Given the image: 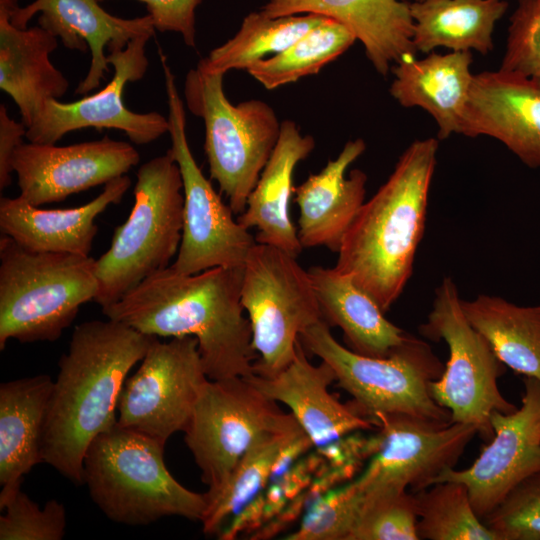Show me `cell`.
<instances>
[{"instance_id": "35", "label": "cell", "mask_w": 540, "mask_h": 540, "mask_svg": "<svg viewBox=\"0 0 540 540\" xmlns=\"http://www.w3.org/2000/svg\"><path fill=\"white\" fill-rule=\"evenodd\" d=\"M363 494L362 507L348 540H419L414 493L391 488Z\"/></svg>"}, {"instance_id": "29", "label": "cell", "mask_w": 540, "mask_h": 540, "mask_svg": "<svg viewBox=\"0 0 540 540\" xmlns=\"http://www.w3.org/2000/svg\"><path fill=\"white\" fill-rule=\"evenodd\" d=\"M507 8L505 0L414 1L410 3L413 46L423 53L446 47L487 54L493 48L495 24Z\"/></svg>"}, {"instance_id": "15", "label": "cell", "mask_w": 540, "mask_h": 540, "mask_svg": "<svg viewBox=\"0 0 540 540\" xmlns=\"http://www.w3.org/2000/svg\"><path fill=\"white\" fill-rule=\"evenodd\" d=\"M151 37L138 36L125 48L107 54L114 75L100 91L74 102L47 100L27 128L25 138L33 143L55 144L75 130L108 128L124 132L136 144H148L168 133V118L158 112H134L123 99L126 84L142 79L148 69L145 46Z\"/></svg>"}, {"instance_id": "34", "label": "cell", "mask_w": 540, "mask_h": 540, "mask_svg": "<svg viewBox=\"0 0 540 540\" xmlns=\"http://www.w3.org/2000/svg\"><path fill=\"white\" fill-rule=\"evenodd\" d=\"M414 495L419 540H497L475 513L465 484L437 482Z\"/></svg>"}, {"instance_id": "26", "label": "cell", "mask_w": 540, "mask_h": 540, "mask_svg": "<svg viewBox=\"0 0 540 540\" xmlns=\"http://www.w3.org/2000/svg\"><path fill=\"white\" fill-rule=\"evenodd\" d=\"M314 147L313 137L302 135L295 122H282L274 150L248 197L244 212L237 218L246 229H257V243L277 247L294 257L303 247L289 215V201L294 193L293 175L297 164L306 159Z\"/></svg>"}, {"instance_id": "14", "label": "cell", "mask_w": 540, "mask_h": 540, "mask_svg": "<svg viewBox=\"0 0 540 540\" xmlns=\"http://www.w3.org/2000/svg\"><path fill=\"white\" fill-rule=\"evenodd\" d=\"M378 428L368 439L371 457L356 479L364 492L410 488L419 492L445 470L454 468L477 434L471 424L440 422L403 413L371 417Z\"/></svg>"}, {"instance_id": "16", "label": "cell", "mask_w": 540, "mask_h": 540, "mask_svg": "<svg viewBox=\"0 0 540 540\" xmlns=\"http://www.w3.org/2000/svg\"><path fill=\"white\" fill-rule=\"evenodd\" d=\"M521 406L491 415L493 438L470 467L442 472L433 482L465 484L472 507L482 520L519 482L540 471V381L523 377Z\"/></svg>"}, {"instance_id": "7", "label": "cell", "mask_w": 540, "mask_h": 540, "mask_svg": "<svg viewBox=\"0 0 540 540\" xmlns=\"http://www.w3.org/2000/svg\"><path fill=\"white\" fill-rule=\"evenodd\" d=\"M299 340L332 368L338 386L353 397L351 405L370 420L378 413H403L451 422L449 410L430 391L444 365L423 340L408 334L389 356H365L341 345L323 319L308 327Z\"/></svg>"}, {"instance_id": "36", "label": "cell", "mask_w": 540, "mask_h": 540, "mask_svg": "<svg viewBox=\"0 0 540 540\" xmlns=\"http://www.w3.org/2000/svg\"><path fill=\"white\" fill-rule=\"evenodd\" d=\"M0 510V540H61L65 535L66 510L55 499L40 508L21 487L1 490Z\"/></svg>"}, {"instance_id": "13", "label": "cell", "mask_w": 540, "mask_h": 540, "mask_svg": "<svg viewBox=\"0 0 540 540\" xmlns=\"http://www.w3.org/2000/svg\"><path fill=\"white\" fill-rule=\"evenodd\" d=\"M193 336L154 339L137 371L127 377L117 406V425L162 444L186 429L208 380Z\"/></svg>"}, {"instance_id": "41", "label": "cell", "mask_w": 540, "mask_h": 540, "mask_svg": "<svg viewBox=\"0 0 540 540\" xmlns=\"http://www.w3.org/2000/svg\"><path fill=\"white\" fill-rule=\"evenodd\" d=\"M27 127L11 118L5 105H0V189L7 188L12 182L11 160L15 150L26 137Z\"/></svg>"}, {"instance_id": "23", "label": "cell", "mask_w": 540, "mask_h": 540, "mask_svg": "<svg viewBox=\"0 0 540 540\" xmlns=\"http://www.w3.org/2000/svg\"><path fill=\"white\" fill-rule=\"evenodd\" d=\"M269 17L317 14L350 29L374 68L386 76L392 63L415 54L414 22L406 0H266Z\"/></svg>"}, {"instance_id": "21", "label": "cell", "mask_w": 540, "mask_h": 540, "mask_svg": "<svg viewBox=\"0 0 540 540\" xmlns=\"http://www.w3.org/2000/svg\"><path fill=\"white\" fill-rule=\"evenodd\" d=\"M366 149L362 139L348 141L336 159L294 187L299 208L297 235L303 248L326 247L338 253L343 239L364 204L367 175L348 167Z\"/></svg>"}, {"instance_id": "6", "label": "cell", "mask_w": 540, "mask_h": 540, "mask_svg": "<svg viewBox=\"0 0 540 540\" xmlns=\"http://www.w3.org/2000/svg\"><path fill=\"white\" fill-rule=\"evenodd\" d=\"M134 205L115 229L109 249L95 261L100 307L117 302L177 255L183 228V181L170 153L142 164L136 174Z\"/></svg>"}, {"instance_id": "3", "label": "cell", "mask_w": 540, "mask_h": 540, "mask_svg": "<svg viewBox=\"0 0 540 540\" xmlns=\"http://www.w3.org/2000/svg\"><path fill=\"white\" fill-rule=\"evenodd\" d=\"M438 139L412 142L387 181L364 202L335 267L348 273L386 313L407 285L423 237Z\"/></svg>"}, {"instance_id": "17", "label": "cell", "mask_w": 540, "mask_h": 540, "mask_svg": "<svg viewBox=\"0 0 540 540\" xmlns=\"http://www.w3.org/2000/svg\"><path fill=\"white\" fill-rule=\"evenodd\" d=\"M140 161L128 142L102 139L68 146L22 143L11 160L19 196L34 206L59 202L68 196L107 184Z\"/></svg>"}, {"instance_id": "39", "label": "cell", "mask_w": 540, "mask_h": 540, "mask_svg": "<svg viewBox=\"0 0 540 540\" xmlns=\"http://www.w3.org/2000/svg\"><path fill=\"white\" fill-rule=\"evenodd\" d=\"M500 69L540 78V0H518Z\"/></svg>"}, {"instance_id": "4", "label": "cell", "mask_w": 540, "mask_h": 540, "mask_svg": "<svg viewBox=\"0 0 540 540\" xmlns=\"http://www.w3.org/2000/svg\"><path fill=\"white\" fill-rule=\"evenodd\" d=\"M164 447L117 424L91 442L83 460V484L108 519L130 526L167 516L201 521L205 494L189 490L172 476Z\"/></svg>"}, {"instance_id": "20", "label": "cell", "mask_w": 540, "mask_h": 540, "mask_svg": "<svg viewBox=\"0 0 540 540\" xmlns=\"http://www.w3.org/2000/svg\"><path fill=\"white\" fill-rule=\"evenodd\" d=\"M245 378L270 399L289 407L319 449L350 433L374 427L372 420L357 412L351 403L343 404L329 392V386L336 381L332 368L323 361L313 365L300 340L295 358L279 373L271 377L252 373Z\"/></svg>"}, {"instance_id": "18", "label": "cell", "mask_w": 540, "mask_h": 540, "mask_svg": "<svg viewBox=\"0 0 540 540\" xmlns=\"http://www.w3.org/2000/svg\"><path fill=\"white\" fill-rule=\"evenodd\" d=\"M460 134L497 139L540 167V78L502 69L474 75Z\"/></svg>"}, {"instance_id": "5", "label": "cell", "mask_w": 540, "mask_h": 540, "mask_svg": "<svg viewBox=\"0 0 540 540\" xmlns=\"http://www.w3.org/2000/svg\"><path fill=\"white\" fill-rule=\"evenodd\" d=\"M95 259L33 252L0 238V350L10 339L54 342L80 307L94 301L99 284Z\"/></svg>"}, {"instance_id": "11", "label": "cell", "mask_w": 540, "mask_h": 540, "mask_svg": "<svg viewBox=\"0 0 540 540\" xmlns=\"http://www.w3.org/2000/svg\"><path fill=\"white\" fill-rule=\"evenodd\" d=\"M161 52L169 110L171 147L168 152L179 166L184 194L182 237L171 267L181 274H196L217 267H244L256 244L255 237L234 219L231 207L223 202L196 163L186 135L184 104Z\"/></svg>"}, {"instance_id": "28", "label": "cell", "mask_w": 540, "mask_h": 540, "mask_svg": "<svg viewBox=\"0 0 540 540\" xmlns=\"http://www.w3.org/2000/svg\"><path fill=\"white\" fill-rule=\"evenodd\" d=\"M54 381L47 374L0 385L1 490L21 487L23 476L43 462L42 446Z\"/></svg>"}, {"instance_id": "25", "label": "cell", "mask_w": 540, "mask_h": 540, "mask_svg": "<svg viewBox=\"0 0 540 540\" xmlns=\"http://www.w3.org/2000/svg\"><path fill=\"white\" fill-rule=\"evenodd\" d=\"M471 63V51L430 53L422 59L406 54L392 67L390 94L404 107H421L431 114L438 140L460 134L474 76Z\"/></svg>"}, {"instance_id": "38", "label": "cell", "mask_w": 540, "mask_h": 540, "mask_svg": "<svg viewBox=\"0 0 540 540\" xmlns=\"http://www.w3.org/2000/svg\"><path fill=\"white\" fill-rule=\"evenodd\" d=\"M364 499L356 480L326 496L307 513L289 540H348Z\"/></svg>"}, {"instance_id": "1", "label": "cell", "mask_w": 540, "mask_h": 540, "mask_svg": "<svg viewBox=\"0 0 540 540\" xmlns=\"http://www.w3.org/2000/svg\"><path fill=\"white\" fill-rule=\"evenodd\" d=\"M243 272L217 267L181 274L169 265L101 310L147 335L195 337L211 380L246 377L258 356L241 303Z\"/></svg>"}, {"instance_id": "42", "label": "cell", "mask_w": 540, "mask_h": 540, "mask_svg": "<svg viewBox=\"0 0 540 540\" xmlns=\"http://www.w3.org/2000/svg\"><path fill=\"white\" fill-rule=\"evenodd\" d=\"M415 1H422V0H415Z\"/></svg>"}, {"instance_id": "37", "label": "cell", "mask_w": 540, "mask_h": 540, "mask_svg": "<svg viewBox=\"0 0 540 540\" xmlns=\"http://www.w3.org/2000/svg\"><path fill=\"white\" fill-rule=\"evenodd\" d=\"M482 521L497 540H540V471L513 487Z\"/></svg>"}, {"instance_id": "10", "label": "cell", "mask_w": 540, "mask_h": 540, "mask_svg": "<svg viewBox=\"0 0 540 540\" xmlns=\"http://www.w3.org/2000/svg\"><path fill=\"white\" fill-rule=\"evenodd\" d=\"M241 303L259 355L253 373L263 377L286 368L300 335L323 319L308 270L289 253L257 242L244 264Z\"/></svg>"}, {"instance_id": "8", "label": "cell", "mask_w": 540, "mask_h": 540, "mask_svg": "<svg viewBox=\"0 0 540 540\" xmlns=\"http://www.w3.org/2000/svg\"><path fill=\"white\" fill-rule=\"evenodd\" d=\"M224 75L197 65L186 75L184 96L190 112L204 122L210 178L239 216L274 150L281 123L264 101L232 104L223 89Z\"/></svg>"}, {"instance_id": "40", "label": "cell", "mask_w": 540, "mask_h": 540, "mask_svg": "<svg viewBox=\"0 0 540 540\" xmlns=\"http://www.w3.org/2000/svg\"><path fill=\"white\" fill-rule=\"evenodd\" d=\"M100 2L105 0H98ZM146 5L154 27L160 32L181 34L189 47L196 45V9L202 0H138Z\"/></svg>"}, {"instance_id": "12", "label": "cell", "mask_w": 540, "mask_h": 540, "mask_svg": "<svg viewBox=\"0 0 540 540\" xmlns=\"http://www.w3.org/2000/svg\"><path fill=\"white\" fill-rule=\"evenodd\" d=\"M300 425L245 377L208 379L184 430L208 495L222 488L249 448L268 432ZM301 427V426H300Z\"/></svg>"}, {"instance_id": "30", "label": "cell", "mask_w": 540, "mask_h": 540, "mask_svg": "<svg viewBox=\"0 0 540 540\" xmlns=\"http://www.w3.org/2000/svg\"><path fill=\"white\" fill-rule=\"evenodd\" d=\"M461 305L469 323L506 367L540 381V305L519 306L487 294L462 299Z\"/></svg>"}, {"instance_id": "32", "label": "cell", "mask_w": 540, "mask_h": 540, "mask_svg": "<svg viewBox=\"0 0 540 540\" xmlns=\"http://www.w3.org/2000/svg\"><path fill=\"white\" fill-rule=\"evenodd\" d=\"M325 17L317 14L269 17L262 10L250 12L238 32L227 42L213 49L198 65L210 72L225 74L232 69H245L285 50Z\"/></svg>"}, {"instance_id": "24", "label": "cell", "mask_w": 540, "mask_h": 540, "mask_svg": "<svg viewBox=\"0 0 540 540\" xmlns=\"http://www.w3.org/2000/svg\"><path fill=\"white\" fill-rule=\"evenodd\" d=\"M18 6V0H0V88L29 128L47 100L65 95L69 81L50 60L58 38L40 25L16 27L11 15Z\"/></svg>"}, {"instance_id": "31", "label": "cell", "mask_w": 540, "mask_h": 540, "mask_svg": "<svg viewBox=\"0 0 540 540\" xmlns=\"http://www.w3.org/2000/svg\"><path fill=\"white\" fill-rule=\"evenodd\" d=\"M304 431L296 427L261 436L240 459L229 478L216 493L205 494L206 508L201 519L205 534H219L261 493L271 480L274 465L284 448Z\"/></svg>"}, {"instance_id": "19", "label": "cell", "mask_w": 540, "mask_h": 540, "mask_svg": "<svg viewBox=\"0 0 540 540\" xmlns=\"http://www.w3.org/2000/svg\"><path fill=\"white\" fill-rule=\"evenodd\" d=\"M39 12V25L60 38L66 48L83 53L90 50L89 70L75 90L82 95L99 87L109 72L106 51L125 48L132 39L153 36L156 30L149 14L120 18L104 10L98 0H35L24 7L18 6L11 22L18 28H26Z\"/></svg>"}, {"instance_id": "27", "label": "cell", "mask_w": 540, "mask_h": 540, "mask_svg": "<svg viewBox=\"0 0 540 540\" xmlns=\"http://www.w3.org/2000/svg\"><path fill=\"white\" fill-rule=\"evenodd\" d=\"M308 274L323 320L339 327L349 349L370 357H387L408 336L385 317L373 297L353 277L336 267L313 266Z\"/></svg>"}, {"instance_id": "2", "label": "cell", "mask_w": 540, "mask_h": 540, "mask_svg": "<svg viewBox=\"0 0 540 540\" xmlns=\"http://www.w3.org/2000/svg\"><path fill=\"white\" fill-rule=\"evenodd\" d=\"M157 338L107 318L77 325L59 359L45 424L42 458L76 485L91 442L117 424L130 370Z\"/></svg>"}, {"instance_id": "22", "label": "cell", "mask_w": 540, "mask_h": 540, "mask_svg": "<svg viewBox=\"0 0 540 540\" xmlns=\"http://www.w3.org/2000/svg\"><path fill=\"white\" fill-rule=\"evenodd\" d=\"M131 186L127 175L113 179L88 203L65 209H41L21 196L0 200V229L33 252L69 253L88 257L98 232L95 219L119 204Z\"/></svg>"}, {"instance_id": "9", "label": "cell", "mask_w": 540, "mask_h": 540, "mask_svg": "<svg viewBox=\"0 0 540 540\" xmlns=\"http://www.w3.org/2000/svg\"><path fill=\"white\" fill-rule=\"evenodd\" d=\"M461 301L455 282L445 277L435 290L427 321L419 327L423 337L444 341L449 351L444 370L431 382L430 391L434 400L449 410L451 422L471 424L477 434L490 441L494 436L492 413L509 414L517 407L498 387L506 366L469 323Z\"/></svg>"}, {"instance_id": "33", "label": "cell", "mask_w": 540, "mask_h": 540, "mask_svg": "<svg viewBox=\"0 0 540 540\" xmlns=\"http://www.w3.org/2000/svg\"><path fill=\"white\" fill-rule=\"evenodd\" d=\"M356 40L345 25L325 17L285 50L253 63L247 71L266 89H275L317 74Z\"/></svg>"}]
</instances>
